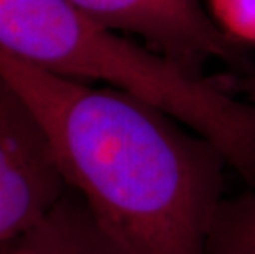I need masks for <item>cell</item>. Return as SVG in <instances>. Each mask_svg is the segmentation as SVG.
Masks as SVG:
<instances>
[{
    "instance_id": "9c48e42d",
    "label": "cell",
    "mask_w": 255,
    "mask_h": 254,
    "mask_svg": "<svg viewBox=\"0 0 255 254\" xmlns=\"http://www.w3.org/2000/svg\"><path fill=\"white\" fill-rule=\"evenodd\" d=\"M18 240V238H17ZM17 240L8 241V243H2L0 245V254H15V246H17Z\"/></svg>"
},
{
    "instance_id": "277c9868",
    "label": "cell",
    "mask_w": 255,
    "mask_h": 254,
    "mask_svg": "<svg viewBox=\"0 0 255 254\" xmlns=\"http://www.w3.org/2000/svg\"><path fill=\"white\" fill-rule=\"evenodd\" d=\"M104 28L142 40L188 66L208 61L246 66L241 45L222 31L199 0H69Z\"/></svg>"
},
{
    "instance_id": "7a4b0ae2",
    "label": "cell",
    "mask_w": 255,
    "mask_h": 254,
    "mask_svg": "<svg viewBox=\"0 0 255 254\" xmlns=\"http://www.w3.org/2000/svg\"><path fill=\"white\" fill-rule=\"evenodd\" d=\"M0 48L51 73L140 93L155 74L143 43L104 28L69 0H0Z\"/></svg>"
},
{
    "instance_id": "52a82bcc",
    "label": "cell",
    "mask_w": 255,
    "mask_h": 254,
    "mask_svg": "<svg viewBox=\"0 0 255 254\" xmlns=\"http://www.w3.org/2000/svg\"><path fill=\"white\" fill-rule=\"evenodd\" d=\"M216 25L237 45H255V0H208Z\"/></svg>"
},
{
    "instance_id": "3957f363",
    "label": "cell",
    "mask_w": 255,
    "mask_h": 254,
    "mask_svg": "<svg viewBox=\"0 0 255 254\" xmlns=\"http://www.w3.org/2000/svg\"><path fill=\"white\" fill-rule=\"evenodd\" d=\"M69 190L33 112L0 74V245L41 225Z\"/></svg>"
},
{
    "instance_id": "6da1fadb",
    "label": "cell",
    "mask_w": 255,
    "mask_h": 254,
    "mask_svg": "<svg viewBox=\"0 0 255 254\" xmlns=\"http://www.w3.org/2000/svg\"><path fill=\"white\" fill-rule=\"evenodd\" d=\"M0 74L43 129L68 187L126 254H208L226 157L122 89L51 73L0 48Z\"/></svg>"
},
{
    "instance_id": "8992f818",
    "label": "cell",
    "mask_w": 255,
    "mask_h": 254,
    "mask_svg": "<svg viewBox=\"0 0 255 254\" xmlns=\"http://www.w3.org/2000/svg\"><path fill=\"white\" fill-rule=\"evenodd\" d=\"M208 254H255V192L224 200L211 230Z\"/></svg>"
},
{
    "instance_id": "ba28073f",
    "label": "cell",
    "mask_w": 255,
    "mask_h": 254,
    "mask_svg": "<svg viewBox=\"0 0 255 254\" xmlns=\"http://www.w3.org/2000/svg\"><path fill=\"white\" fill-rule=\"evenodd\" d=\"M219 79L231 93L255 106V71H246L241 76H227Z\"/></svg>"
},
{
    "instance_id": "5b68a950",
    "label": "cell",
    "mask_w": 255,
    "mask_h": 254,
    "mask_svg": "<svg viewBox=\"0 0 255 254\" xmlns=\"http://www.w3.org/2000/svg\"><path fill=\"white\" fill-rule=\"evenodd\" d=\"M15 254H126L92 218L73 190L51 215L30 233L20 236Z\"/></svg>"
}]
</instances>
